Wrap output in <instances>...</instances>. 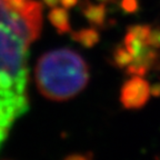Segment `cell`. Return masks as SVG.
Returning a JSON list of instances; mask_svg holds the SVG:
<instances>
[{
	"instance_id": "1",
	"label": "cell",
	"mask_w": 160,
	"mask_h": 160,
	"mask_svg": "<svg viewBox=\"0 0 160 160\" xmlns=\"http://www.w3.org/2000/svg\"><path fill=\"white\" fill-rule=\"evenodd\" d=\"M41 9L35 0H0V79L23 91L29 48L41 30Z\"/></svg>"
},
{
	"instance_id": "2",
	"label": "cell",
	"mask_w": 160,
	"mask_h": 160,
	"mask_svg": "<svg viewBox=\"0 0 160 160\" xmlns=\"http://www.w3.org/2000/svg\"><path fill=\"white\" fill-rule=\"evenodd\" d=\"M38 89L46 98L63 101L82 91L89 80L83 58L71 49H57L39 58L35 69Z\"/></svg>"
},
{
	"instance_id": "3",
	"label": "cell",
	"mask_w": 160,
	"mask_h": 160,
	"mask_svg": "<svg viewBox=\"0 0 160 160\" xmlns=\"http://www.w3.org/2000/svg\"><path fill=\"white\" fill-rule=\"evenodd\" d=\"M27 109V91H22L0 79V146L7 138L13 122Z\"/></svg>"
},
{
	"instance_id": "4",
	"label": "cell",
	"mask_w": 160,
	"mask_h": 160,
	"mask_svg": "<svg viewBox=\"0 0 160 160\" xmlns=\"http://www.w3.org/2000/svg\"><path fill=\"white\" fill-rule=\"evenodd\" d=\"M151 95V87L141 76H133L123 83L120 101L127 109H140L147 103Z\"/></svg>"
},
{
	"instance_id": "5",
	"label": "cell",
	"mask_w": 160,
	"mask_h": 160,
	"mask_svg": "<svg viewBox=\"0 0 160 160\" xmlns=\"http://www.w3.org/2000/svg\"><path fill=\"white\" fill-rule=\"evenodd\" d=\"M49 20L52 26L59 31L60 33L68 32L70 30L69 15H68L66 8L53 7L49 12Z\"/></svg>"
},
{
	"instance_id": "6",
	"label": "cell",
	"mask_w": 160,
	"mask_h": 160,
	"mask_svg": "<svg viewBox=\"0 0 160 160\" xmlns=\"http://www.w3.org/2000/svg\"><path fill=\"white\" fill-rule=\"evenodd\" d=\"M106 7L103 5L95 6V5H89L85 9V16L90 22L96 26H101L103 25L106 19Z\"/></svg>"
},
{
	"instance_id": "7",
	"label": "cell",
	"mask_w": 160,
	"mask_h": 160,
	"mask_svg": "<svg viewBox=\"0 0 160 160\" xmlns=\"http://www.w3.org/2000/svg\"><path fill=\"white\" fill-rule=\"evenodd\" d=\"M72 38L85 47H92L99 41V35L95 29H83L73 33Z\"/></svg>"
},
{
	"instance_id": "8",
	"label": "cell",
	"mask_w": 160,
	"mask_h": 160,
	"mask_svg": "<svg viewBox=\"0 0 160 160\" xmlns=\"http://www.w3.org/2000/svg\"><path fill=\"white\" fill-rule=\"evenodd\" d=\"M113 59H115V63L117 67L127 68L130 63L132 62L133 57L127 50V48L122 45V46H119L116 49L115 53H113Z\"/></svg>"
},
{
	"instance_id": "9",
	"label": "cell",
	"mask_w": 160,
	"mask_h": 160,
	"mask_svg": "<svg viewBox=\"0 0 160 160\" xmlns=\"http://www.w3.org/2000/svg\"><path fill=\"white\" fill-rule=\"evenodd\" d=\"M148 45L156 49L160 48V27L151 28L149 38H148Z\"/></svg>"
},
{
	"instance_id": "10",
	"label": "cell",
	"mask_w": 160,
	"mask_h": 160,
	"mask_svg": "<svg viewBox=\"0 0 160 160\" xmlns=\"http://www.w3.org/2000/svg\"><path fill=\"white\" fill-rule=\"evenodd\" d=\"M120 6L125 12L132 13L139 9V1L138 0H121Z\"/></svg>"
},
{
	"instance_id": "11",
	"label": "cell",
	"mask_w": 160,
	"mask_h": 160,
	"mask_svg": "<svg viewBox=\"0 0 160 160\" xmlns=\"http://www.w3.org/2000/svg\"><path fill=\"white\" fill-rule=\"evenodd\" d=\"M60 2H61V5H62L66 9H68V8L73 7V6L78 2V0H60Z\"/></svg>"
},
{
	"instance_id": "12",
	"label": "cell",
	"mask_w": 160,
	"mask_h": 160,
	"mask_svg": "<svg viewBox=\"0 0 160 160\" xmlns=\"http://www.w3.org/2000/svg\"><path fill=\"white\" fill-rule=\"evenodd\" d=\"M151 95L153 97H160V82L156 83L151 87Z\"/></svg>"
},
{
	"instance_id": "13",
	"label": "cell",
	"mask_w": 160,
	"mask_h": 160,
	"mask_svg": "<svg viewBox=\"0 0 160 160\" xmlns=\"http://www.w3.org/2000/svg\"><path fill=\"white\" fill-rule=\"evenodd\" d=\"M42 1L50 8L57 7V5L60 2V0H42Z\"/></svg>"
},
{
	"instance_id": "14",
	"label": "cell",
	"mask_w": 160,
	"mask_h": 160,
	"mask_svg": "<svg viewBox=\"0 0 160 160\" xmlns=\"http://www.w3.org/2000/svg\"><path fill=\"white\" fill-rule=\"evenodd\" d=\"M102 1H106V0H102ZM107 1H108V0H107Z\"/></svg>"
}]
</instances>
